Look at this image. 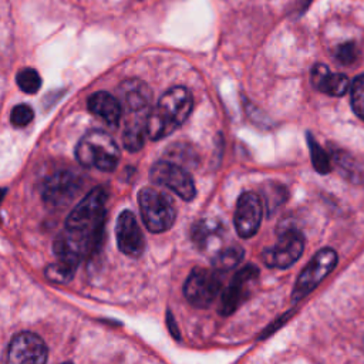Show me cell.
I'll use <instances>...</instances> for the list:
<instances>
[{
    "mask_svg": "<svg viewBox=\"0 0 364 364\" xmlns=\"http://www.w3.org/2000/svg\"><path fill=\"white\" fill-rule=\"evenodd\" d=\"M107 192L97 186L73 208L63 232L54 240L57 259L78 263L91 256L101 245L105 222Z\"/></svg>",
    "mask_w": 364,
    "mask_h": 364,
    "instance_id": "1",
    "label": "cell"
},
{
    "mask_svg": "<svg viewBox=\"0 0 364 364\" xmlns=\"http://www.w3.org/2000/svg\"><path fill=\"white\" fill-rule=\"evenodd\" d=\"M193 108L191 91L182 85L169 88L158 101L156 107L148 112L145 131L154 139H162L179 128Z\"/></svg>",
    "mask_w": 364,
    "mask_h": 364,
    "instance_id": "2",
    "label": "cell"
},
{
    "mask_svg": "<svg viewBox=\"0 0 364 364\" xmlns=\"http://www.w3.org/2000/svg\"><path fill=\"white\" fill-rule=\"evenodd\" d=\"M75 156L85 168L109 172L117 168L121 152L109 134L101 129H92L78 141Z\"/></svg>",
    "mask_w": 364,
    "mask_h": 364,
    "instance_id": "3",
    "label": "cell"
},
{
    "mask_svg": "<svg viewBox=\"0 0 364 364\" xmlns=\"http://www.w3.org/2000/svg\"><path fill=\"white\" fill-rule=\"evenodd\" d=\"M138 203L142 222L149 232L161 233L173 225L176 219V209L168 195L146 186L139 191Z\"/></svg>",
    "mask_w": 364,
    "mask_h": 364,
    "instance_id": "4",
    "label": "cell"
},
{
    "mask_svg": "<svg viewBox=\"0 0 364 364\" xmlns=\"http://www.w3.org/2000/svg\"><path fill=\"white\" fill-rule=\"evenodd\" d=\"M336 264L337 252L331 247L320 249L299 274L291 291V301L296 303L304 299L309 293H311L321 283V280L336 267Z\"/></svg>",
    "mask_w": 364,
    "mask_h": 364,
    "instance_id": "5",
    "label": "cell"
},
{
    "mask_svg": "<svg viewBox=\"0 0 364 364\" xmlns=\"http://www.w3.org/2000/svg\"><path fill=\"white\" fill-rule=\"evenodd\" d=\"M149 178L156 185L171 189L183 200H192L196 195V188L191 173L172 161H156L151 166Z\"/></svg>",
    "mask_w": 364,
    "mask_h": 364,
    "instance_id": "6",
    "label": "cell"
},
{
    "mask_svg": "<svg viewBox=\"0 0 364 364\" xmlns=\"http://www.w3.org/2000/svg\"><path fill=\"white\" fill-rule=\"evenodd\" d=\"M220 289L222 283L216 270L195 267L185 282L183 294L192 306L206 309L213 303Z\"/></svg>",
    "mask_w": 364,
    "mask_h": 364,
    "instance_id": "7",
    "label": "cell"
},
{
    "mask_svg": "<svg viewBox=\"0 0 364 364\" xmlns=\"http://www.w3.org/2000/svg\"><path fill=\"white\" fill-rule=\"evenodd\" d=\"M304 249V237L297 229L284 230L277 242L264 249L262 260L267 267L286 269L291 266L301 256Z\"/></svg>",
    "mask_w": 364,
    "mask_h": 364,
    "instance_id": "8",
    "label": "cell"
},
{
    "mask_svg": "<svg viewBox=\"0 0 364 364\" xmlns=\"http://www.w3.org/2000/svg\"><path fill=\"white\" fill-rule=\"evenodd\" d=\"M82 186L80 175L71 171H58L50 175L41 186V198L50 206H65Z\"/></svg>",
    "mask_w": 364,
    "mask_h": 364,
    "instance_id": "9",
    "label": "cell"
},
{
    "mask_svg": "<svg viewBox=\"0 0 364 364\" xmlns=\"http://www.w3.org/2000/svg\"><path fill=\"white\" fill-rule=\"evenodd\" d=\"M262 216L263 203L260 196L255 192H243L236 202L233 215V223L237 235L245 239L252 237L260 226Z\"/></svg>",
    "mask_w": 364,
    "mask_h": 364,
    "instance_id": "10",
    "label": "cell"
},
{
    "mask_svg": "<svg viewBox=\"0 0 364 364\" xmlns=\"http://www.w3.org/2000/svg\"><path fill=\"white\" fill-rule=\"evenodd\" d=\"M119 102H122L121 107L125 108L127 121H146L152 94L144 81L136 78L125 80L119 87Z\"/></svg>",
    "mask_w": 364,
    "mask_h": 364,
    "instance_id": "11",
    "label": "cell"
},
{
    "mask_svg": "<svg viewBox=\"0 0 364 364\" xmlns=\"http://www.w3.org/2000/svg\"><path fill=\"white\" fill-rule=\"evenodd\" d=\"M259 269L253 264H247L242 267L232 279L230 284L223 290L220 297L219 314L230 316L237 310V307L245 301L249 296L252 283L257 279Z\"/></svg>",
    "mask_w": 364,
    "mask_h": 364,
    "instance_id": "12",
    "label": "cell"
},
{
    "mask_svg": "<svg viewBox=\"0 0 364 364\" xmlns=\"http://www.w3.org/2000/svg\"><path fill=\"white\" fill-rule=\"evenodd\" d=\"M7 358L14 364H41L47 361V346L36 333L21 331L11 338Z\"/></svg>",
    "mask_w": 364,
    "mask_h": 364,
    "instance_id": "13",
    "label": "cell"
},
{
    "mask_svg": "<svg viewBox=\"0 0 364 364\" xmlns=\"http://www.w3.org/2000/svg\"><path fill=\"white\" fill-rule=\"evenodd\" d=\"M117 245L119 250L131 257L142 255L145 247V239L142 230L136 222L135 215L131 210H122L117 219Z\"/></svg>",
    "mask_w": 364,
    "mask_h": 364,
    "instance_id": "14",
    "label": "cell"
},
{
    "mask_svg": "<svg viewBox=\"0 0 364 364\" xmlns=\"http://www.w3.org/2000/svg\"><path fill=\"white\" fill-rule=\"evenodd\" d=\"M311 84L316 90L327 95L341 97L347 92L350 81L347 75L331 73L324 64H316L311 68Z\"/></svg>",
    "mask_w": 364,
    "mask_h": 364,
    "instance_id": "15",
    "label": "cell"
},
{
    "mask_svg": "<svg viewBox=\"0 0 364 364\" xmlns=\"http://www.w3.org/2000/svg\"><path fill=\"white\" fill-rule=\"evenodd\" d=\"M88 109L109 127H117L122 115L119 100L107 91H97L88 98Z\"/></svg>",
    "mask_w": 364,
    "mask_h": 364,
    "instance_id": "16",
    "label": "cell"
},
{
    "mask_svg": "<svg viewBox=\"0 0 364 364\" xmlns=\"http://www.w3.org/2000/svg\"><path fill=\"white\" fill-rule=\"evenodd\" d=\"M223 232V225L216 219H202L192 228L191 237L198 249H206L218 242Z\"/></svg>",
    "mask_w": 364,
    "mask_h": 364,
    "instance_id": "17",
    "label": "cell"
},
{
    "mask_svg": "<svg viewBox=\"0 0 364 364\" xmlns=\"http://www.w3.org/2000/svg\"><path fill=\"white\" fill-rule=\"evenodd\" d=\"M145 121H125V128L122 132V144L131 151L136 152L144 146L145 142Z\"/></svg>",
    "mask_w": 364,
    "mask_h": 364,
    "instance_id": "18",
    "label": "cell"
},
{
    "mask_svg": "<svg viewBox=\"0 0 364 364\" xmlns=\"http://www.w3.org/2000/svg\"><path fill=\"white\" fill-rule=\"evenodd\" d=\"M243 249L240 246H229L222 250H219L213 257H212V266L216 272H226L233 269L239 262L243 259Z\"/></svg>",
    "mask_w": 364,
    "mask_h": 364,
    "instance_id": "19",
    "label": "cell"
},
{
    "mask_svg": "<svg viewBox=\"0 0 364 364\" xmlns=\"http://www.w3.org/2000/svg\"><path fill=\"white\" fill-rule=\"evenodd\" d=\"M77 269H78L77 263L58 259L57 262L46 267L44 274L53 283H68L74 277Z\"/></svg>",
    "mask_w": 364,
    "mask_h": 364,
    "instance_id": "20",
    "label": "cell"
},
{
    "mask_svg": "<svg viewBox=\"0 0 364 364\" xmlns=\"http://www.w3.org/2000/svg\"><path fill=\"white\" fill-rule=\"evenodd\" d=\"M307 144L314 169L318 173H328L331 171V159L327 152L320 146V144L313 138L311 134H307Z\"/></svg>",
    "mask_w": 364,
    "mask_h": 364,
    "instance_id": "21",
    "label": "cell"
},
{
    "mask_svg": "<svg viewBox=\"0 0 364 364\" xmlns=\"http://www.w3.org/2000/svg\"><path fill=\"white\" fill-rule=\"evenodd\" d=\"M18 88L26 94H36L41 87V77L37 70L31 67L21 68L16 77Z\"/></svg>",
    "mask_w": 364,
    "mask_h": 364,
    "instance_id": "22",
    "label": "cell"
},
{
    "mask_svg": "<svg viewBox=\"0 0 364 364\" xmlns=\"http://www.w3.org/2000/svg\"><path fill=\"white\" fill-rule=\"evenodd\" d=\"M263 198L266 210L272 213L277 206H280L287 199V191L280 183H266L263 186Z\"/></svg>",
    "mask_w": 364,
    "mask_h": 364,
    "instance_id": "23",
    "label": "cell"
},
{
    "mask_svg": "<svg viewBox=\"0 0 364 364\" xmlns=\"http://www.w3.org/2000/svg\"><path fill=\"white\" fill-rule=\"evenodd\" d=\"M350 92L353 111L364 121V74L354 78Z\"/></svg>",
    "mask_w": 364,
    "mask_h": 364,
    "instance_id": "24",
    "label": "cell"
},
{
    "mask_svg": "<svg viewBox=\"0 0 364 364\" xmlns=\"http://www.w3.org/2000/svg\"><path fill=\"white\" fill-rule=\"evenodd\" d=\"M33 118H34V112H33L31 107L27 104L16 105L10 114V121L17 128L28 125L33 121Z\"/></svg>",
    "mask_w": 364,
    "mask_h": 364,
    "instance_id": "25",
    "label": "cell"
},
{
    "mask_svg": "<svg viewBox=\"0 0 364 364\" xmlns=\"http://www.w3.org/2000/svg\"><path fill=\"white\" fill-rule=\"evenodd\" d=\"M334 55H336V58H337L341 64L350 65V64H353V63L358 58V48H357V46H355L353 41L343 43V44H340V46L336 48Z\"/></svg>",
    "mask_w": 364,
    "mask_h": 364,
    "instance_id": "26",
    "label": "cell"
},
{
    "mask_svg": "<svg viewBox=\"0 0 364 364\" xmlns=\"http://www.w3.org/2000/svg\"><path fill=\"white\" fill-rule=\"evenodd\" d=\"M166 326H168L171 334H172L175 338L179 340V338H181V334H179L178 326H176V323H175V318H173V316H172V313H171L169 310L166 311Z\"/></svg>",
    "mask_w": 364,
    "mask_h": 364,
    "instance_id": "27",
    "label": "cell"
},
{
    "mask_svg": "<svg viewBox=\"0 0 364 364\" xmlns=\"http://www.w3.org/2000/svg\"><path fill=\"white\" fill-rule=\"evenodd\" d=\"M4 192H6L4 189H0V200H1V198L4 196Z\"/></svg>",
    "mask_w": 364,
    "mask_h": 364,
    "instance_id": "28",
    "label": "cell"
}]
</instances>
